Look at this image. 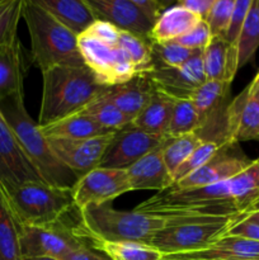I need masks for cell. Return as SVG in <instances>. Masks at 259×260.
<instances>
[{
    "label": "cell",
    "instance_id": "277c9868",
    "mask_svg": "<svg viewBox=\"0 0 259 260\" xmlns=\"http://www.w3.org/2000/svg\"><path fill=\"white\" fill-rule=\"evenodd\" d=\"M22 18L30 37V60L41 71L55 66H83L78 36L63 27L35 0L23 2Z\"/></svg>",
    "mask_w": 259,
    "mask_h": 260
},
{
    "label": "cell",
    "instance_id": "1f68e13d",
    "mask_svg": "<svg viewBox=\"0 0 259 260\" xmlns=\"http://www.w3.org/2000/svg\"><path fill=\"white\" fill-rule=\"evenodd\" d=\"M80 113L89 116L94 121L98 122L102 127L114 132L121 131L132 123V119L130 117H127L114 104L102 96H98L95 101L91 102Z\"/></svg>",
    "mask_w": 259,
    "mask_h": 260
},
{
    "label": "cell",
    "instance_id": "816d5d0a",
    "mask_svg": "<svg viewBox=\"0 0 259 260\" xmlns=\"http://www.w3.org/2000/svg\"><path fill=\"white\" fill-rule=\"evenodd\" d=\"M256 3H258V7H259V0H256Z\"/></svg>",
    "mask_w": 259,
    "mask_h": 260
},
{
    "label": "cell",
    "instance_id": "e575fe53",
    "mask_svg": "<svg viewBox=\"0 0 259 260\" xmlns=\"http://www.w3.org/2000/svg\"><path fill=\"white\" fill-rule=\"evenodd\" d=\"M152 69L155 68H180L184 65L196 51L188 50L178 43L151 42Z\"/></svg>",
    "mask_w": 259,
    "mask_h": 260
},
{
    "label": "cell",
    "instance_id": "74e56055",
    "mask_svg": "<svg viewBox=\"0 0 259 260\" xmlns=\"http://www.w3.org/2000/svg\"><path fill=\"white\" fill-rule=\"evenodd\" d=\"M235 0H215L205 22L210 28L213 37H225V33L230 24Z\"/></svg>",
    "mask_w": 259,
    "mask_h": 260
},
{
    "label": "cell",
    "instance_id": "7c38bea8",
    "mask_svg": "<svg viewBox=\"0 0 259 260\" xmlns=\"http://www.w3.org/2000/svg\"><path fill=\"white\" fill-rule=\"evenodd\" d=\"M117 132L86 140H69L60 137H47V140L53 155L79 179L101 165L107 147Z\"/></svg>",
    "mask_w": 259,
    "mask_h": 260
},
{
    "label": "cell",
    "instance_id": "ac0fdd59",
    "mask_svg": "<svg viewBox=\"0 0 259 260\" xmlns=\"http://www.w3.org/2000/svg\"><path fill=\"white\" fill-rule=\"evenodd\" d=\"M30 58L19 37L0 47V101L8 96L24 94L23 84Z\"/></svg>",
    "mask_w": 259,
    "mask_h": 260
},
{
    "label": "cell",
    "instance_id": "8fae6325",
    "mask_svg": "<svg viewBox=\"0 0 259 260\" xmlns=\"http://www.w3.org/2000/svg\"><path fill=\"white\" fill-rule=\"evenodd\" d=\"M168 139L169 136L147 134L130 124L114 135L99 167L127 170L147 154L161 147Z\"/></svg>",
    "mask_w": 259,
    "mask_h": 260
},
{
    "label": "cell",
    "instance_id": "484cf974",
    "mask_svg": "<svg viewBox=\"0 0 259 260\" xmlns=\"http://www.w3.org/2000/svg\"><path fill=\"white\" fill-rule=\"evenodd\" d=\"M200 20V18L177 4L167 8L152 27L151 42L175 41L189 32Z\"/></svg>",
    "mask_w": 259,
    "mask_h": 260
},
{
    "label": "cell",
    "instance_id": "c3c4849f",
    "mask_svg": "<svg viewBox=\"0 0 259 260\" xmlns=\"http://www.w3.org/2000/svg\"><path fill=\"white\" fill-rule=\"evenodd\" d=\"M258 84H259V70H258V73H256V75L254 76V79H253V80H251V83L249 84V85L255 86V85H258Z\"/></svg>",
    "mask_w": 259,
    "mask_h": 260
},
{
    "label": "cell",
    "instance_id": "b9f144b4",
    "mask_svg": "<svg viewBox=\"0 0 259 260\" xmlns=\"http://www.w3.org/2000/svg\"><path fill=\"white\" fill-rule=\"evenodd\" d=\"M226 235L239 236V238H245L249 239V240L259 241V225L258 223L244 220L241 217L231 226L230 230L228 231Z\"/></svg>",
    "mask_w": 259,
    "mask_h": 260
},
{
    "label": "cell",
    "instance_id": "7dc6e473",
    "mask_svg": "<svg viewBox=\"0 0 259 260\" xmlns=\"http://www.w3.org/2000/svg\"><path fill=\"white\" fill-rule=\"evenodd\" d=\"M24 260H58V259L50 258V256H37V258H24Z\"/></svg>",
    "mask_w": 259,
    "mask_h": 260
},
{
    "label": "cell",
    "instance_id": "836d02e7",
    "mask_svg": "<svg viewBox=\"0 0 259 260\" xmlns=\"http://www.w3.org/2000/svg\"><path fill=\"white\" fill-rule=\"evenodd\" d=\"M118 46L126 52L132 63L136 66L140 75H147L152 70L151 42L121 30Z\"/></svg>",
    "mask_w": 259,
    "mask_h": 260
},
{
    "label": "cell",
    "instance_id": "f546056e",
    "mask_svg": "<svg viewBox=\"0 0 259 260\" xmlns=\"http://www.w3.org/2000/svg\"><path fill=\"white\" fill-rule=\"evenodd\" d=\"M259 47V7L256 0H253L245 23L236 42L238 51V68H243L255 55Z\"/></svg>",
    "mask_w": 259,
    "mask_h": 260
},
{
    "label": "cell",
    "instance_id": "6da1fadb",
    "mask_svg": "<svg viewBox=\"0 0 259 260\" xmlns=\"http://www.w3.org/2000/svg\"><path fill=\"white\" fill-rule=\"evenodd\" d=\"M135 211L165 218L234 217L243 215L236 202L233 178L190 189L170 187L140 203Z\"/></svg>",
    "mask_w": 259,
    "mask_h": 260
},
{
    "label": "cell",
    "instance_id": "52a82bcc",
    "mask_svg": "<svg viewBox=\"0 0 259 260\" xmlns=\"http://www.w3.org/2000/svg\"><path fill=\"white\" fill-rule=\"evenodd\" d=\"M243 215L234 217L168 218L167 225L152 236L150 245L164 256L203 250L223 238Z\"/></svg>",
    "mask_w": 259,
    "mask_h": 260
},
{
    "label": "cell",
    "instance_id": "681fc988",
    "mask_svg": "<svg viewBox=\"0 0 259 260\" xmlns=\"http://www.w3.org/2000/svg\"><path fill=\"white\" fill-rule=\"evenodd\" d=\"M248 89H249V91H251V93H254V91H258L259 90V84H258V85H255V86L248 85Z\"/></svg>",
    "mask_w": 259,
    "mask_h": 260
},
{
    "label": "cell",
    "instance_id": "4316f807",
    "mask_svg": "<svg viewBox=\"0 0 259 260\" xmlns=\"http://www.w3.org/2000/svg\"><path fill=\"white\" fill-rule=\"evenodd\" d=\"M0 260H24L20 248V223L0 187Z\"/></svg>",
    "mask_w": 259,
    "mask_h": 260
},
{
    "label": "cell",
    "instance_id": "2e32d148",
    "mask_svg": "<svg viewBox=\"0 0 259 260\" xmlns=\"http://www.w3.org/2000/svg\"><path fill=\"white\" fill-rule=\"evenodd\" d=\"M96 19L106 20L122 32L151 42L154 24L137 8L134 0H85Z\"/></svg>",
    "mask_w": 259,
    "mask_h": 260
},
{
    "label": "cell",
    "instance_id": "9a60e30c",
    "mask_svg": "<svg viewBox=\"0 0 259 260\" xmlns=\"http://www.w3.org/2000/svg\"><path fill=\"white\" fill-rule=\"evenodd\" d=\"M236 146L238 144L223 145L210 161L172 187L175 189L206 187L225 182L240 174L253 160L248 159Z\"/></svg>",
    "mask_w": 259,
    "mask_h": 260
},
{
    "label": "cell",
    "instance_id": "ab89813d",
    "mask_svg": "<svg viewBox=\"0 0 259 260\" xmlns=\"http://www.w3.org/2000/svg\"><path fill=\"white\" fill-rule=\"evenodd\" d=\"M251 4H253V0H235V7H234L233 15H231L230 24H229L225 37H223L226 42L233 47H236V42H238V38L243 29Z\"/></svg>",
    "mask_w": 259,
    "mask_h": 260
},
{
    "label": "cell",
    "instance_id": "f907efd6",
    "mask_svg": "<svg viewBox=\"0 0 259 260\" xmlns=\"http://www.w3.org/2000/svg\"><path fill=\"white\" fill-rule=\"evenodd\" d=\"M245 260H259V259H245Z\"/></svg>",
    "mask_w": 259,
    "mask_h": 260
},
{
    "label": "cell",
    "instance_id": "60d3db41",
    "mask_svg": "<svg viewBox=\"0 0 259 260\" xmlns=\"http://www.w3.org/2000/svg\"><path fill=\"white\" fill-rule=\"evenodd\" d=\"M119 32L121 30L109 22L96 19L84 35L95 38V40L101 41L102 43H106V45L112 46V47H116V46H118Z\"/></svg>",
    "mask_w": 259,
    "mask_h": 260
},
{
    "label": "cell",
    "instance_id": "7402d4cb",
    "mask_svg": "<svg viewBox=\"0 0 259 260\" xmlns=\"http://www.w3.org/2000/svg\"><path fill=\"white\" fill-rule=\"evenodd\" d=\"M43 10L75 36H81L96 20L85 0H35Z\"/></svg>",
    "mask_w": 259,
    "mask_h": 260
},
{
    "label": "cell",
    "instance_id": "5bb4252c",
    "mask_svg": "<svg viewBox=\"0 0 259 260\" xmlns=\"http://www.w3.org/2000/svg\"><path fill=\"white\" fill-rule=\"evenodd\" d=\"M146 76L157 90L174 99H189L193 91L207 81L203 50L196 51L180 68H155Z\"/></svg>",
    "mask_w": 259,
    "mask_h": 260
},
{
    "label": "cell",
    "instance_id": "603a6c76",
    "mask_svg": "<svg viewBox=\"0 0 259 260\" xmlns=\"http://www.w3.org/2000/svg\"><path fill=\"white\" fill-rule=\"evenodd\" d=\"M203 62L207 80L233 83L238 68V51L222 37H213L203 50Z\"/></svg>",
    "mask_w": 259,
    "mask_h": 260
},
{
    "label": "cell",
    "instance_id": "3957f363",
    "mask_svg": "<svg viewBox=\"0 0 259 260\" xmlns=\"http://www.w3.org/2000/svg\"><path fill=\"white\" fill-rule=\"evenodd\" d=\"M0 113L42 179L55 187L73 188L78 177L53 155L47 137L33 121L24 106V94L0 101Z\"/></svg>",
    "mask_w": 259,
    "mask_h": 260
},
{
    "label": "cell",
    "instance_id": "4dcf8cb0",
    "mask_svg": "<svg viewBox=\"0 0 259 260\" xmlns=\"http://www.w3.org/2000/svg\"><path fill=\"white\" fill-rule=\"evenodd\" d=\"M203 142L198 134L183 135L179 137H169L163 146V159L168 170L174 177L178 168L190 156L193 151Z\"/></svg>",
    "mask_w": 259,
    "mask_h": 260
},
{
    "label": "cell",
    "instance_id": "44dd1931",
    "mask_svg": "<svg viewBox=\"0 0 259 260\" xmlns=\"http://www.w3.org/2000/svg\"><path fill=\"white\" fill-rule=\"evenodd\" d=\"M163 146L147 154L126 170L132 190L154 189L163 192L174 184L172 174L163 159Z\"/></svg>",
    "mask_w": 259,
    "mask_h": 260
},
{
    "label": "cell",
    "instance_id": "5b68a950",
    "mask_svg": "<svg viewBox=\"0 0 259 260\" xmlns=\"http://www.w3.org/2000/svg\"><path fill=\"white\" fill-rule=\"evenodd\" d=\"M79 235L88 241H137L150 244L168 218L137 211H119L109 203L90 205L79 211Z\"/></svg>",
    "mask_w": 259,
    "mask_h": 260
},
{
    "label": "cell",
    "instance_id": "cb8c5ba5",
    "mask_svg": "<svg viewBox=\"0 0 259 260\" xmlns=\"http://www.w3.org/2000/svg\"><path fill=\"white\" fill-rule=\"evenodd\" d=\"M175 102L177 99L156 89L150 103L142 109L141 113L132 121L131 124L147 134L168 136L167 132Z\"/></svg>",
    "mask_w": 259,
    "mask_h": 260
},
{
    "label": "cell",
    "instance_id": "ffe728a7",
    "mask_svg": "<svg viewBox=\"0 0 259 260\" xmlns=\"http://www.w3.org/2000/svg\"><path fill=\"white\" fill-rule=\"evenodd\" d=\"M259 259V241L225 235L203 250L165 255L163 260H245Z\"/></svg>",
    "mask_w": 259,
    "mask_h": 260
},
{
    "label": "cell",
    "instance_id": "e0dca14e",
    "mask_svg": "<svg viewBox=\"0 0 259 260\" xmlns=\"http://www.w3.org/2000/svg\"><path fill=\"white\" fill-rule=\"evenodd\" d=\"M228 134L230 144L259 139V90L248 86L229 104Z\"/></svg>",
    "mask_w": 259,
    "mask_h": 260
},
{
    "label": "cell",
    "instance_id": "bcb514c9",
    "mask_svg": "<svg viewBox=\"0 0 259 260\" xmlns=\"http://www.w3.org/2000/svg\"><path fill=\"white\" fill-rule=\"evenodd\" d=\"M243 218L244 220L250 221V222L258 223L259 225V203L253 208V210L249 211V212H246V213H244Z\"/></svg>",
    "mask_w": 259,
    "mask_h": 260
},
{
    "label": "cell",
    "instance_id": "9c48e42d",
    "mask_svg": "<svg viewBox=\"0 0 259 260\" xmlns=\"http://www.w3.org/2000/svg\"><path fill=\"white\" fill-rule=\"evenodd\" d=\"M88 244L76 228L70 229L63 222L46 228L20 225V248L23 258L50 256L58 260H70L71 256Z\"/></svg>",
    "mask_w": 259,
    "mask_h": 260
},
{
    "label": "cell",
    "instance_id": "8d00e7d4",
    "mask_svg": "<svg viewBox=\"0 0 259 260\" xmlns=\"http://www.w3.org/2000/svg\"><path fill=\"white\" fill-rule=\"evenodd\" d=\"M223 145L217 144V142L215 141H203L202 144L190 154V156L178 168L174 177H173L174 184L175 183L180 182L182 179H184L185 177L190 175L192 173H195L196 170H198L200 168H202L206 162L210 161V160L217 154V151Z\"/></svg>",
    "mask_w": 259,
    "mask_h": 260
},
{
    "label": "cell",
    "instance_id": "d6a6232c",
    "mask_svg": "<svg viewBox=\"0 0 259 260\" xmlns=\"http://www.w3.org/2000/svg\"><path fill=\"white\" fill-rule=\"evenodd\" d=\"M201 126V118L192 102L189 99H177L167 132L168 136L179 137L183 135L197 134Z\"/></svg>",
    "mask_w": 259,
    "mask_h": 260
},
{
    "label": "cell",
    "instance_id": "d4e9b609",
    "mask_svg": "<svg viewBox=\"0 0 259 260\" xmlns=\"http://www.w3.org/2000/svg\"><path fill=\"white\" fill-rule=\"evenodd\" d=\"M40 127L46 137H60V139L69 140L94 139L114 132L104 128L93 118L81 113Z\"/></svg>",
    "mask_w": 259,
    "mask_h": 260
},
{
    "label": "cell",
    "instance_id": "d590c367",
    "mask_svg": "<svg viewBox=\"0 0 259 260\" xmlns=\"http://www.w3.org/2000/svg\"><path fill=\"white\" fill-rule=\"evenodd\" d=\"M24 0H0V47L18 38Z\"/></svg>",
    "mask_w": 259,
    "mask_h": 260
},
{
    "label": "cell",
    "instance_id": "f1b7e54d",
    "mask_svg": "<svg viewBox=\"0 0 259 260\" xmlns=\"http://www.w3.org/2000/svg\"><path fill=\"white\" fill-rule=\"evenodd\" d=\"M111 260H163L164 255L150 244L137 241H88Z\"/></svg>",
    "mask_w": 259,
    "mask_h": 260
},
{
    "label": "cell",
    "instance_id": "ee69618b",
    "mask_svg": "<svg viewBox=\"0 0 259 260\" xmlns=\"http://www.w3.org/2000/svg\"><path fill=\"white\" fill-rule=\"evenodd\" d=\"M213 2L215 0H180L177 3V5L195 14L201 20H206Z\"/></svg>",
    "mask_w": 259,
    "mask_h": 260
},
{
    "label": "cell",
    "instance_id": "7a4b0ae2",
    "mask_svg": "<svg viewBox=\"0 0 259 260\" xmlns=\"http://www.w3.org/2000/svg\"><path fill=\"white\" fill-rule=\"evenodd\" d=\"M42 79L38 126H47L80 113L107 88L85 65L55 66L43 71Z\"/></svg>",
    "mask_w": 259,
    "mask_h": 260
},
{
    "label": "cell",
    "instance_id": "f6af8a7d",
    "mask_svg": "<svg viewBox=\"0 0 259 260\" xmlns=\"http://www.w3.org/2000/svg\"><path fill=\"white\" fill-rule=\"evenodd\" d=\"M70 260H111L104 253L94 248L91 244H86L83 248L79 249Z\"/></svg>",
    "mask_w": 259,
    "mask_h": 260
},
{
    "label": "cell",
    "instance_id": "30bf717a",
    "mask_svg": "<svg viewBox=\"0 0 259 260\" xmlns=\"http://www.w3.org/2000/svg\"><path fill=\"white\" fill-rule=\"evenodd\" d=\"M132 192L126 170L95 168L80 177L73 187L74 205L78 211L90 205H103L124 193Z\"/></svg>",
    "mask_w": 259,
    "mask_h": 260
},
{
    "label": "cell",
    "instance_id": "f35d334b",
    "mask_svg": "<svg viewBox=\"0 0 259 260\" xmlns=\"http://www.w3.org/2000/svg\"><path fill=\"white\" fill-rule=\"evenodd\" d=\"M211 40H212V36H211L207 23L205 20H200L189 32L183 35L182 37L177 38L173 42L178 43V45L183 46V47L188 48V50L198 51L205 50L208 46V43L211 42Z\"/></svg>",
    "mask_w": 259,
    "mask_h": 260
},
{
    "label": "cell",
    "instance_id": "7bdbcfd3",
    "mask_svg": "<svg viewBox=\"0 0 259 260\" xmlns=\"http://www.w3.org/2000/svg\"><path fill=\"white\" fill-rule=\"evenodd\" d=\"M134 3L152 24H155L161 13L167 8H169L168 3L160 2V0H134Z\"/></svg>",
    "mask_w": 259,
    "mask_h": 260
},
{
    "label": "cell",
    "instance_id": "83f0119b",
    "mask_svg": "<svg viewBox=\"0 0 259 260\" xmlns=\"http://www.w3.org/2000/svg\"><path fill=\"white\" fill-rule=\"evenodd\" d=\"M231 83L217 80H207L203 85L196 89L189 96V101L195 106L198 116L201 118V123L215 116L220 109L226 107V99L230 93ZM202 127V126H201Z\"/></svg>",
    "mask_w": 259,
    "mask_h": 260
},
{
    "label": "cell",
    "instance_id": "d6986e66",
    "mask_svg": "<svg viewBox=\"0 0 259 260\" xmlns=\"http://www.w3.org/2000/svg\"><path fill=\"white\" fill-rule=\"evenodd\" d=\"M155 91L156 89L151 80L146 75H139L124 84L107 86L101 96L134 121L150 103Z\"/></svg>",
    "mask_w": 259,
    "mask_h": 260
},
{
    "label": "cell",
    "instance_id": "ba28073f",
    "mask_svg": "<svg viewBox=\"0 0 259 260\" xmlns=\"http://www.w3.org/2000/svg\"><path fill=\"white\" fill-rule=\"evenodd\" d=\"M78 46L84 65L102 85L124 84L140 75L136 66L119 46L112 47L86 35L79 36Z\"/></svg>",
    "mask_w": 259,
    "mask_h": 260
},
{
    "label": "cell",
    "instance_id": "4fadbf2b",
    "mask_svg": "<svg viewBox=\"0 0 259 260\" xmlns=\"http://www.w3.org/2000/svg\"><path fill=\"white\" fill-rule=\"evenodd\" d=\"M41 182L46 183L10 127L0 116V185L13 188Z\"/></svg>",
    "mask_w": 259,
    "mask_h": 260
},
{
    "label": "cell",
    "instance_id": "8992f818",
    "mask_svg": "<svg viewBox=\"0 0 259 260\" xmlns=\"http://www.w3.org/2000/svg\"><path fill=\"white\" fill-rule=\"evenodd\" d=\"M3 190L18 222L23 226L57 225L62 222L69 211L75 208L73 188L55 187L41 182L3 188Z\"/></svg>",
    "mask_w": 259,
    "mask_h": 260
},
{
    "label": "cell",
    "instance_id": "f5cc1de1",
    "mask_svg": "<svg viewBox=\"0 0 259 260\" xmlns=\"http://www.w3.org/2000/svg\"><path fill=\"white\" fill-rule=\"evenodd\" d=\"M0 116H2V113H0Z\"/></svg>",
    "mask_w": 259,
    "mask_h": 260
}]
</instances>
